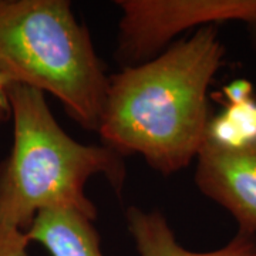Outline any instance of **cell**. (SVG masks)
Returning a JSON list of instances; mask_svg holds the SVG:
<instances>
[{"mask_svg":"<svg viewBox=\"0 0 256 256\" xmlns=\"http://www.w3.org/2000/svg\"><path fill=\"white\" fill-rule=\"evenodd\" d=\"M224 57L216 26H206L110 76L101 144L121 156H140L165 176L191 165L206 136L208 90Z\"/></svg>","mask_w":256,"mask_h":256,"instance_id":"obj_1","label":"cell"},{"mask_svg":"<svg viewBox=\"0 0 256 256\" xmlns=\"http://www.w3.org/2000/svg\"><path fill=\"white\" fill-rule=\"evenodd\" d=\"M8 97L13 142L0 164V220L22 230L44 210H76L97 220L86 185L102 175L120 194L127 175L124 156L104 144L88 146L70 137L44 92L10 84Z\"/></svg>","mask_w":256,"mask_h":256,"instance_id":"obj_2","label":"cell"},{"mask_svg":"<svg viewBox=\"0 0 256 256\" xmlns=\"http://www.w3.org/2000/svg\"><path fill=\"white\" fill-rule=\"evenodd\" d=\"M0 70L10 84L52 94L97 132L110 76L68 0H0Z\"/></svg>","mask_w":256,"mask_h":256,"instance_id":"obj_3","label":"cell"},{"mask_svg":"<svg viewBox=\"0 0 256 256\" xmlns=\"http://www.w3.org/2000/svg\"><path fill=\"white\" fill-rule=\"evenodd\" d=\"M196 156L198 190L228 210L238 230L256 235V96L245 80L228 84Z\"/></svg>","mask_w":256,"mask_h":256,"instance_id":"obj_4","label":"cell"},{"mask_svg":"<svg viewBox=\"0 0 256 256\" xmlns=\"http://www.w3.org/2000/svg\"><path fill=\"white\" fill-rule=\"evenodd\" d=\"M121 10L117 60L124 67L151 60L192 28L244 23L256 34V0H117Z\"/></svg>","mask_w":256,"mask_h":256,"instance_id":"obj_5","label":"cell"},{"mask_svg":"<svg viewBox=\"0 0 256 256\" xmlns=\"http://www.w3.org/2000/svg\"><path fill=\"white\" fill-rule=\"evenodd\" d=\"M126 220L140 256H256V235L242 230L216 250L192 252L176 240L174 230L160 210L130 206Z\"/></svg>","mask_w":256,"mask_h":256,"instance_id":"obj_6","label":"cell"},{"mask_svg":"<svg viewBox=\"0 0 256 256\" xmlns=\"http://www.w3.org/2000/svg\"><path fill=\"white\" fill-rule=\"evenodd\" d=\"M94 222L76 210H44L34 216L24 235L52 256H106Z\"/></svg>","mask_w":256,"mask_h":256,"instance_id":"obj_7","label":"cell"},{"mask_svg":"<svg viewBox=\"0 0 256 256\" xmlns=\"http://www.w3.org/2000/svg\"><path fill=\"white\" fill-rule=\"evenodd\" d=\"M24 230L0 220V256H30Z\"/></svg>","mask_w":256,"mask_h":256,"instance_id":"obj_8","label":"cell"},{"mask_svg":"<svg viewBox=\"0 0 256 256\" xmlns=\"http://www.w3.org/2000/svg\"><path fill=\"white\" fill-rule=\"evenodd\" d=\"M10 117V106L9 98L6 96V92H3V88L0 87V121Z\"/></svg>","mask_w":256,"mask_h":256,"instance_id":"obj_9","label":"cell"}]
</instances>
